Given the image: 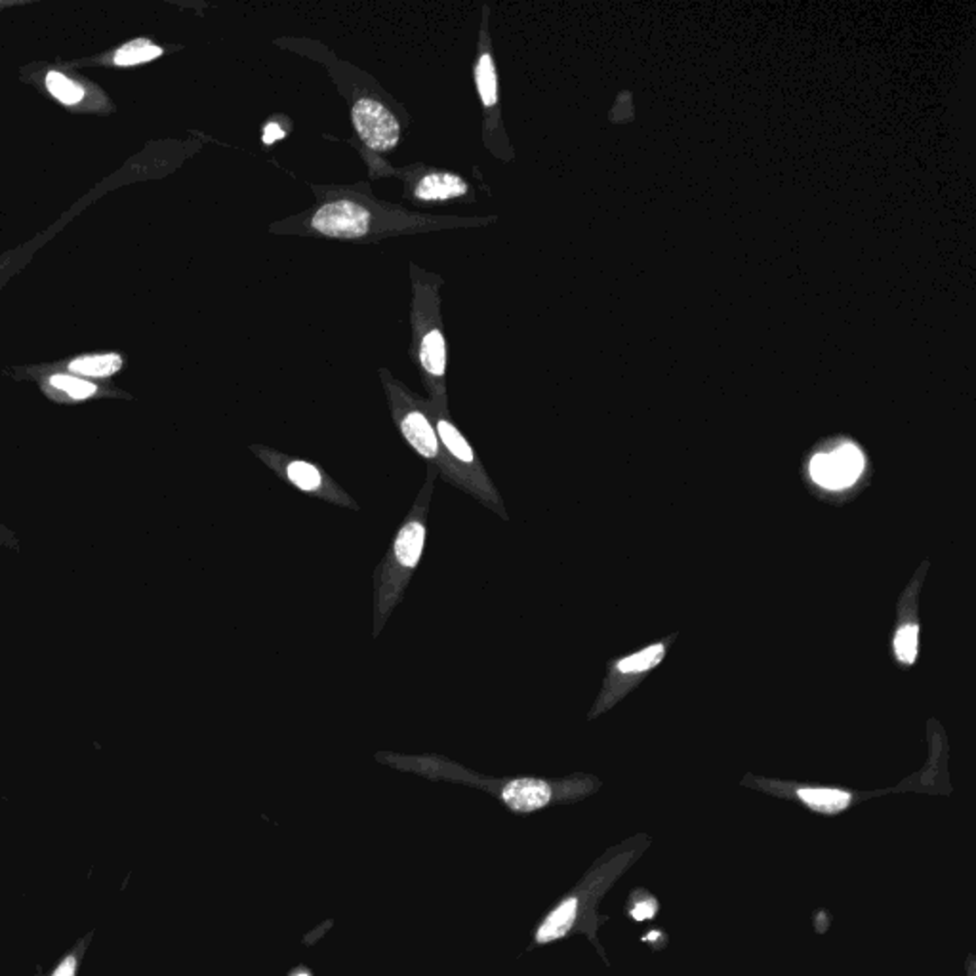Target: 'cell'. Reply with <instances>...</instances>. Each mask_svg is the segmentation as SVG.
Listing matches in <instances>:
<instances>
[{
  "mask_svg": "<svg viewBox=\"0 0 976 976\" xmlns=\"http://www.w3.org/2000/svg\"><path fill=\"white\" fill-rule=\"evenodd\" d=\"M315 204L300 214L273 221L271 235L330 238L348 243H380L386 238L435 233L449 229H481L494 226L498 216H441L387 202L370 193L367 183L313 185Z\"/></svg>",
  "mask_w": 976,
  "mask_h": 976,
  "instance_id": "1",
  "label": "cell"
},
{
  "mask_svg": "<svg viewBox=\"0 0 976 976\" xmlns=\"http://www.w3.org/2000/svg\"><path fill=\"white\" fill-rule=\"evenodd\" d=\"M330 58L332 61L327 63L329 73L341 98L348 101L351 128L358 153L370 170V178H393L395 168L386 163V157L393 155L403 144L408 125L404 107L374 77L357 70L349 61L336 58L332 52Z\"/></svg>",
  "mask_w": 976,
  "mask_h": 976,
  "instance_id": "2",
  "label": "cell"
},
{
  "mask_svg": "<svg viewBox=\"0 0 976 976\" xmlns=\"http://www.w3.org/2000/svg\"><path fill=\"white\" fill-rule=\"evenodd\" d=\"M393 178L403 181V199L414 207H447L477 200L471 181L449 168L416 163L395 168Z\"/></svg>",
  "mask_w": 976,
  "mask_h": 976,
  "instance_id": "10",
  "label": "cell"
},
{
  "mask_svg": "<svg viewBox=\"0 0 976 976\" xmlns=\"http://www.w3.org/2000/svg\"><path fill=\"white\" fill-rule=\"evenodd\" d=\"M656 914V904L653 900H646V902H641L637 904L636 907L631 910V916L636 917L637 921H643V919H650Z\"/></svg>",
  "mask_w": 976,
  "mask_h": 976,
  "instance_id": "20",
  "label": "cell"
},
{
  "mask_svg": "<svg viewBox=\"0 0 976 976\" xmlns=\"http://www.w3.org/2000/svg\"><path fill=\"white\" fill-rule=\"evenodd\" d=\"M410 277V358L420 374V382L427 391V399L449 401L447 370L449 344L442 324L441 288L444 284L439 273L422 265L408 264Z\"/></svg>",
  "mask_w": 976,
  "mask_h": 976,
  "instance_id": "5",
  "label": "cell"
},
{
  "mask_svg": "<svg viewBox=\"0 0 976 976\" xmlns=\"http://www.w3.org/2000/svg\"><path fill=\"white\" fill-rule=\"evenodd\" d=\"M286 976H315V974L307 965H296L286 972Z\"/></svg>",
  "mask_w": 976,
  "mask_h": 976,
  "instance_id": "22",
  "label": "cell"
},
{
  "mask_svg": "<svg viewBox=\"0 0 976 976\" xmlns=\"http://www.w3.org/2000/svg\"><path fill=\"white\" fill-rule=\"evenodd\" d=\"M895 650L900 662L912 664L917 656V626L907 624L898 629L895 639Z\"/></svg>",
  "mask_w": 976,
  "mask_h": 976,
  "instance_id": "18",
  "label": "cell"
},
{
  "mask_svg": "<svg viewBox=\"0 0 976 976\" xmlns=\"http://www.w3.org/2000/svg\"><path fill=\"white\" fill-rule=\"evenodd\" d=\"M0 545L14 547V550H18V547H20L18 538H15L5 525H0Z\"/></svg>",
  "mask_w": 976,
  "mask_h": 976,
  "instance_id": "21",
  "label": "cell"
},
{
  "mask_svg": "<svg viewBox=\"0 0 976 976\" xmlns=\"http://www.w3.org/2000/svg\"><path fill=\"white\" fill-rule=\"evenodd\" d=\"M799 797L809 804L811 809L818 813H841L847 809L851 803V795L841 790H816V787H809V790H799Z\"/></svg>",
  "mask_w": 976,
  "mask_h": 976,
  "instance_id": "13",
  "label": "cell"
},
{
  "mask_svg": "<svg viewBox=\"0 0 976 976\" xmlns=\"http://www.w3.org/2000/svg\"><path fill=\"white\" fill-rule=\"evenodd\" d=\"M48 384H50V387H54V389L65 393V395H70L73 401L90 399L98 393V387L92 382L80 380V378H77V376L54 374L52 378L48 380Z\"/></svg>",
  "mask_w": 976,
  "mask_h": 976,
  "instance_id": "16",
  "label": "cell"
},
{
  "mask_svg": "<svg viewBox=\"0 0 976 976\" xmlns=\"http://www.w3.org/2000/svg\"><path fill=\"white\" fill-rule=\"evenodd\" d=\"M862 469L864 456L859 449L852 447V444H845V447L830 454H816L811 461L813 479L820 487L830 490H839L854 485Z\"/></svg>",
  "mask_w": 976,
  "mask_h": 976,
  "instance_id": "11",
  "label": "cell"
},
{
  "mask_svg": "<svg viewBox=\"0 0 976 976\" xmlns=\"http://www.w3.org/2000/svg\"><path fill=\"white\" fill-rule=\"evenodd\" d=\"M92 934H87L84 936L79 944L67 953L61 962L56 965V969L52 971V974L50 976H77L79 974V969H80V963H82V955L84 952H87V944L90 942Z\"/></svg>",
  "mask_w": 976,
  "mask_h": 976,
  "instance_id": "19",
  "label": "cell"
},
{
  "mask_svg": "<svg viewBox=\"0 0 976 976\" xmlns=\"http://www.w3.org/2000/svg\"><path fill=\"white\" fill-rule=\"evenodd\" d=\"M250 451L256 458H260L283 483L332 506L361 511V506H358L327 471L315 464V461L288 456L271 447H264V444H252Z\"/></svg>",
  "mask_w": 976,
  "mask_h": 976,
  "instance_id": "9",
  "label": "cell"
},
{
  "mask_svg": "<svg viewBox=\"0 0 976 976\" xmlns=\"http://www.w3.org/2000/svg\"><path fill=\"white\" fill-rule=\"evenodd\" d=\"M378 378L382 382L389 414L403 441L439 473L444 469V456L432 416L430 399L420 397L408 386L395 378L389 368L380 367Z\"/></svg>",
  "mask_w": 976,
  "mask_h": 976,
  "instance_id": "7",
  "label": "cell"
},
{
  "mask_svg": "<svg viewBox=\"0 0 976 976\" xmlns=\"http://www.w3.org/2000/svg\"><path fill=\"white\" fill-rule=\"evenodd\" d=\"M374 758L382 765L403 770V773L418 775L427 780L475 787V790L492 795L513 814H533L550 807L557 797L555 784L550 780L534 776H485L449 758L435 756V753L403 756V753L378 751Z\"/></svg>",
  "mask_w": 976,
  "mask_h": 976,
  "instance_id": "4",
  "label": "cell"
},
{
  "mask_svg": "<svg viewBox=\"0 0 976 976\" xmlns=\"http://www.w3.org/2000/svg\"><path fill=\"white\" fill-rule=\"evenodd\" d=\"M123 368V357L116 353L107 355H87L73 358L70 363V370L73 374L90 376V378H107Z\"/></svg>",
  "mask_w": 976,
  "mask_h": 976,
  "instance_id": "12",
  "label": "cell"
},
{
  "mask_svg": "<svg viewBox=\"0 0 976 976\" xmlns=\"http://www.w3.org/2000/svg\"><path fill=\"white\" fill-rule=\"evenodd\" d=\"M473 82L481 104L483 128L481 138L485 149L502 163L516 161V151L507 138L502 116V99H500V77L498 65H496L492 37H490V8L483 6V20L479 25L477 52L473 60Z\"/></svg>",
  "mask_w": 976,
  "mask_h": 976,
  "instance_id": "8",
  "label": "cell"
},
{
  "mask_svg": "<svg viewBox=\"0 0 976 976\" xmlns=\"http://www.w3.org/2000/svg\"><path fill=\"white\" fill-rule=\"evenodd\" d=\"M46 88L65 106H77L84 96V90L77 82H73L71 79H67L65 75L58 71H50L46 75Z\"/></svg>",
  "mask_w": 976,
  "mask_h": 976,
  "instance_id": "15",
  "label": "cell"
},
{
  "mask_svg": "<svg viewBox=\"0 0 976 976\" xmlns=\"http://www.w3.org/2000/svg\"><path fill=\"white\" fill-rule=\"evenodd\" d=\"M662 658H664V646L655 645V646H648L646 650H643V653H639V655H633L629 658H624L618 664V670L624 672V674L645 672V670H650V667H655L656 664H660Z\"/></svg>",
  "mask_w": 976,
  "mask_h": 976,
  "instance_id": "17",
  "label": "cell"
},
{
  "mask_svg": "<svg viewBox=\"0 0 976 976\" xmlns=\"http://www.w3.org/2000/svg\"><path fill=\"white\" fill-rule=\"evenodd\" d=\"M161 56H163V48L161 46L153 44L147 39H135V41L118 48L113 61H115V65L130 67V65H140V63L153 61V60H157Z\"/></svg>",
  "mask_w": 976,
  "mask_h": 976,
  "instance_id": "14",
  "label": "cell"
},
{
  "mask_svg": "<svg viewBox=\"0 0 976 976\" xmlns=\"http://www.w3.org/2000/svg\"><path fill=\"white\" fill-rule=\"evenodd\" d=\"M439 469L427 466L425 481L416 496V500L406 513L404 521L399 525L384 559L374 569V622L372 637H380L393 610L403 601V595L413 580L423 557L427 538V517L435 494V481Z\"/></svg>",
  "mask_w": 976,
  "mask_h": 976,
  "instance_id": "3",
  "label": "cell"
},
{
  "mask_svg": "<svg viewBox=\"0 0 976 976\" xmlns=\"http://www.w3.org/2000/svg\"><path fill=\"white\" fill-rule=\"evenodd\" d=\"M430 408L444 456V469L439 473L442 481L464 490L466 494L473 496L479 504L496 513L500 519L509 521L500 490L492 483L481 458L477 456L468 437L461 433V430L452 420L449 401L430 399Z\"/></svg>",
  "mask_w": 976,
  "mask_h": 976,
  "instance_id": "6",
  "label": "cell"
}]
</instances>
